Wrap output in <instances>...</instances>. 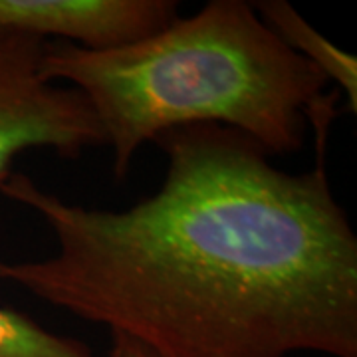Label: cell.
<instances>
[{
  "instance_id": "obj_8",
  "label": "cell",
  "mask_w": 357,
  "mask_h": 357,
  "mask_svg": "<svg viewBox=\"0 0 357 357\" xmlns=\"http://www.w3.org/2000/svg\"><path fill=\"white\" fill-rule=\"evenodd\" d=\"M0 34H2V30H0Z\"/></svg>"
},
{
  "instance_id": "obj_3",
  "label": "cell",
  "mask_w": 357,
  "mask_h": 357,
  "mask_svg": "<svg viewBox=\"0 0 357 357\" xmlns=\"http://www.w3.org/2000/svg\"><path fill=\"white\" fill-rule=\"evenodd\" d=\"M44 46L36 36L0 34V185L13 177L14 159L24 151L44 147L72 157L105 145L84 93L42 77Z\"/></svg>"
},
{
  "instance_id": "obj_2",
  "label": "cell",
  "mask_w": 357,
  "mask_h": 357,
  "mask_svg": "<svg viewBox=\"0 0 357 357\" xmlns=\"http://www.w3.org/2000/svg\"><path fill=\"white\" fill-rule=\"evenodd\" d=\"M40 74L84 93L117 178L145 143L191 126L232 129L268 155L294 153L310 117L340 96L244 0H213L119 50L46 42Z\"/></svg>"
},
{
  "instance_id": "obj_5",
  "label": "cell",
  "mask_w": 357,
  "mask_h": 357,
  "mask_svg": "<svg viewBox=\"0 0 357 357\" xmlns=\"http://www.w3.org/2000/svg\"><path fill=\"white\" fill-rule=\"evenodd\" d=\"M252 8L284 46L316 68L344 93L347 112H357V58L310 24L288 0H258Z\"/></svg>"
},
{
  "instance_id": "obj_6",
  "label": "cell",
  "mask_w": 357,
  "mask_h": 357,
  "mask_svg": "<svg viewBox=\"0 0 357 357\" xmlns=\"http://www.w3.org/2000/svg\"><path fill=\"white\" fill-rule=\"evenodd\" d=\"M0 357H96L88 345L42 328L24 314L0 307Z\"/></svg>"
},
{
  "instance_id": "obj_4",
  "label": "cell",
  "mask_w": 357,
  "mask_h": 357,
  "mask_svg": "<svg viewBox=\"0 0 357 357\" xmlns=\"http://www.w3.org/2000/svg\"><path fill=\"white\" fill-rule=\"evenodd\" d=\"M178 16L173 0H0V30L88 52L131 46Z\"/></svg>"
},
{
  "instance_id": "obj_7",
  "label": "cell",
  "mask_w": 357,
  "mask_h": 357,
  "mask_svg": "<svg viewBox=\"0 0 357 357\" xmlns=\"http://www.w3.org/2000/svg\"><path fill=\"white\" fill-rule=\"evenodd\" d=\"M107 357H159L147 347H143L133 340H128L123 335H112V349Z\"/></svg>"
},
{
  "instance_id": "obj_1",
  "label": "cell",
  "mask_w": 357,
  "mask_h": 357,
  "mask_svg": "<svg viewBox=\"0 0 357 357\" xmlns=\"http://www.w3.org/2000/svg\"><path fill=\"white\" fill-rule=\"evenodd\" d=\"M155 143L167 175L129 208H89L13 175L0 192L56 238L0 280L159 357H357V236L324 167L286 173L252 139L191 126Z\"/></svg>"
}]
</instances>
